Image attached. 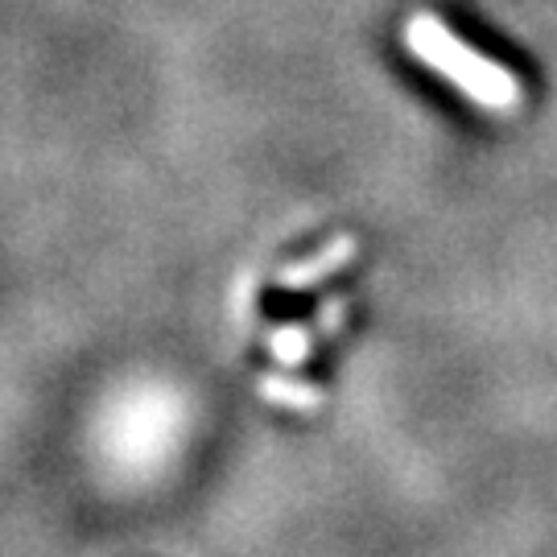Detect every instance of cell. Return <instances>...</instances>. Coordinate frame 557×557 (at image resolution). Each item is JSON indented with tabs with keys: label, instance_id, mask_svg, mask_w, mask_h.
<instances>
[{
	"label": "cell",
	"instance_id": "6da1fadb",
	"mask_svg": "<svg viewBox=\"0 0 557 557\" xmlns=\"http://www.w3.org/2000/svg\"><path fill=\"white\" fill-rule=\"evenodd\" d=\"M405 41L409 50L418 54L425 66H434L438 75L455 83L462 96H471L475 103L492 108V112H512L520 108L524 91H520V79L512 71H504L499 62L475 54L462 38H455L438 17L430 13H418V17L405 25Z\"/></svg>",
	"mask_w": 557,
	"mask_h": 557
},
{
	"label": "cell",
	"instance_id": "7a4b0ae2",
	"mask_svg": "<svg viewBox=\"0 0 557 557\" xmlns=\"http://www.w3.org/2000/svg\"><path fill=\"white\" fill-rule=\"evenodd\" d=\"M356 252H359L356 236H338L335 244H326L322 252L298 260V264H289L277 281L285 285V289H314V285H322L326 277H335L343 264H351Z\"/></svg>",
	"mask_w": 557,
	"mask_h": 557
},
{
	"label": "cell",
	"instance_id": "3957f363",
	"mask_svg": "<svg viewBox=\"0 0 557 557\" xmlns=\"http://www.w3.org/2000/svg\"><path fill=\"white\" fill-rule=\"evenodd\" d=\"M269 351H273L281 368H301L310 359V351H314V326H298V322L277 326L269 335Z\"/></svg>",
	"mask_w": 557,
	"mask_h": 557
},
{
	"label": "cell",
	"instance_id": "277c9868",
	"mask_svg": "<svg viewBox=\"0 0 557 557\" xmlns=\"http://www.w3.org/2000/svg\"><path fill=\"white\" fill-rule=\"evenodd\" d=\"M260 397L273 400V405H285V409H319L322 393L314 384H301V380H285V376H264L260 380Z\"/></svg>",
	"mask_w": 557,
	"mask_h": 557
},
{
	"label": "cell",
	"instance_id": "5b68a950",
	"mask_svg": "<svg viewBox=\"0 0 557 557\" xmlns=\"http://www.w3.org/2000/svg\"><path fill=\"white\" fill-rule=\"evenodd\" d=\"M343 319H347V298H335L322 306V314L314 319V335H326V331H338L343 326Z\"/></svg>",
	"mask_w": 557,
	"mask_h": 557
}]
</instances>
